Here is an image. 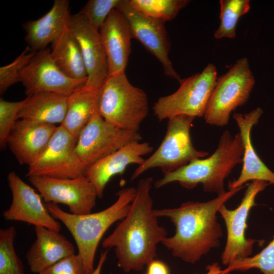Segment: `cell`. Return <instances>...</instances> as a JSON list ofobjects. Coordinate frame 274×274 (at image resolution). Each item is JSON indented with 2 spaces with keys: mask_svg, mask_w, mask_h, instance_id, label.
Wrapping results in <instances>:
<instances>
[{
  "mask_svg": "<svg viewBox=\"0 0 274 274\" xmlns=\"http://www.w3.org/2000/svg\"><path fill=\"white\" fill-rule=\"evenodd\" d=\"M153 181L148 177L139 181L127 214L101 243L104 248H114L117 264L126 272L148 266L156 257L158 244L167 237L153 212Z\"/></svg>",
  "mask_w": 274,
  "mask_h": 274,
  "instance_id": "obj_1",
  "label": "cell"
},
{
  "mask_svg": "<svg viewBox=\"0 0 274 274\" xmlns=\"http://www.w3.org/2000/svg\"><path fill=\"white\" fill-rule=\"evenodd\" d=\"M244 186L229 189L206 202L187 201L175 208L154 210L158 217H165L174 224L175 234L161 243L172 255L192 264L199 261L212 248L220 245L222 236L217 213L221 206Z\"/></svg>",
  "mask_w": 274,
  "mask_h": 274,
  "instance_id": "obj_2",
  "label": "cell"
},
{
  "mask_svg": "<svg viewBox=\"0 0 274 274\" xmlns=\"http://www.w3.org/2000/svg\"><path fill=\"white\" fill-rule=\"evenodd\" d=\"M135 192L133 187L123 188L116 193L118 198L113 204L98 212L85 215L67 213L57 204H45L50 214L61 221L73 236L85 274L94 271L95 255L102 236L112 224L126 216Z\"/></svg>",
  "mask_w": 274,
  "mask_h": 274,
  "instance_id": "obj_3",
  "label": "cell"
},
{
  "mask_svg": "<svg viewBox=\"0 0 274 274\" xmlns=\"http://www.w3.org/2000/svg\"><path fill=\"white\" fill-rule=\"evenodd\" d=\"M244 145L241 134L232 136L228 130L222 134L218 147L210 157L197 159L177 170L164 174L154 183L156 188L178 182L191 189L199 184L207 192L218 195L224 192V181L234 167L242 162Z\"/></svg>",
  "mask_w": 274,
  "mask_h": 274,
  "instance_id": "obj_4",
  "label": "cell"
},
{
  "mask_svg": "<svg viewBox=\"0 0 274 274\" xmlns=\"http://www.w3.org/2000/svg\"><path fill=\"white\" fill-rule=\"evenodd\" d=\"M98 108L107 122L134 132H138L149 111L146 93L132 85L125 73L108 76L100 89Z\"/></svg>",
  "mask_w": 274,
  "mask_h": 274,
  "instance_id": "obj_5",
  "label": "cell"
},
{
  "mask_svg": "<svg viewBox=\"0 0 274 274\" xmlns=\"http://www.w3.org/2000/svg\"><path fill=\"white\" fill-rule=\"evenodd\" d=\"M195 118L181 114L168 119L166 133L160 146L136 167L131 180H135L144 172L155 167L161 168L166 174L193 160L208 156L209 152L197 150L192 143L190 129Z\"/></svg>",
  "mask_w": 274,
  "mask_h": 274,
  "instance_id": "obj_6",
  "label": "cell"
},
{
  "mask_svg": "<svg viewBox=\"0 0 274 274\" xmlns=\"http://www.w3.org/2000/svg\"><path fill=\"white\" fill-rule=\"evenodd\" d=\"M255 82L248 59H238L217 79L203 115L206 122L217 126L227 125L231 113L247 101Z\"/></svg>",
  "mask_w": 274,
  "mask_h": 274,
  "instance_id": "obj_7",
  "label": "cell"
},
{
  "mask_svg": "<svg viewBox=\"0 0 274 274\" xmlns=\"http://www.w3.org/2000/svg\"><path fill=\"white\" fill-rule=\"evenodd\" d=\"M217 80L215 66L208 64L200 73L182 79L174 93L160 97L153 107L154 115L160 121L181 114L203 117Z\"/></svg>",
  "mask_w": 274,
  "mask_h": 274,
  "instance_id": "obj_8",
  "label": "cell"
},
{
  "mask_svg": "<svg viewBox=\"0 0 274 274\" xmlns=\"http://www.w3.org/2000/svg\"><path fill=\"white\" fill-rule=\"evenodd\" d=\"M142 139L138 132L120 128L105 120L98 105L78 136L76 152L86 169L128 143Z\"/></svg>",
  "mask_w": 274,
  "mask_h": 274,
  "instance_id": "obj_9",
  "label": "cell"
},
{
  "mask_svg": "<svg viewBox=\"0 0 274 274\" xmlns=\"http://www.w3.org/2000/svg\"><path fill=\"white\" fill-rule=\"evenodd\" d=\"M77 140L61 125L57 126L44 152L28 166L26 176L72 179L85 175L86 168L76 152Z\"/></svg>",
  "mask_w": 274,
  "mask_h": 274,
  "instance_id": "obj_10",
  "label": "cell"
},
{
  "mask_svg": "<svg viewBox=\"0 0 274 274\" xmlns=\"http://www.w3.org/2000/svg\"><path fill=\"white\" fill-rule=\"evenodd\" d=\"M269 184L264 181L255 180L249 183L244 197L234 210H229L222 205L218 210L224 220L227 229V239L221 255L224 265L250 256L254 245L260 241L246 238L245 231L248 227L247 219L250 210L256 205L257 194Z\"/></svg>",
  "mask_w": 274,
  "mask_h": 274,
  "instance_id": "obj_11",
  "label": "cell"
},
{
  "mask_svg": "<svg viewBox=\"0 0 274 274\" xmlns=\"http://www.w3.org/2000/svg\"><path fill=\"white\" fill-rule=\"evenodd\" d=\"M28 179L47 203L66 204L73 214L91 213L95 206V188L85 175L72 179L30 176Z\"/></svg>",
  "mask_w": 274,
  "mask_h": 274,
  "instance_id": "obj_12",
  "label": "cell"
},
{
  "mask_svg": "<svg viewBox=\"0 0 274 274\" xmlns=\"http://www.w3.org/2000/svg\"><path fill=\"white\" fill-rule=\"evenodd\" d=\"M20 82L27 96L42 92L70 95L86 81L67 76L58 66L49 48L36 51L28 64L20 72Z\"/></svg>",
  "mask_w": 274,
  "mask_h": 274,
  "instance_id": "obj_13",
  "label": "cell"
},
{
  "mask_svg": "<svg viewBox=\"0 0 274 274\" xmlns=\"http://www.w3.org/2000/svg\"><path fill=\"white\" fill-rule=\"evenodd\" d=\"M117 9L126 18L133 38L138 40L159 60L166 76L180 82L182 79L168 57L170 45L165 22L138 11L129 4L127 0H121Z\"/></svg>",
  "mask_w": 274,
  "mask_h": 274,
  "instance_id": "obj_14",
  "label": "cell"
},
{
  "mask_svg": "<svg viewBox=\"0 0 274 274\" xmlns=\"http://www.w3.org/2000/svg\"><path fill=\"white\" fill-rule=\"evenodd\" d=\"M7 180L12 201L9 208L3 213L6 220L21 221L35 227L60 231L61 224L44 205L40 194L37 193L15 172L9 173Z\"/></svg>",
  "mask_w": 274,
  "mask_h": 274,
  "instance_id": "obj_15",
  "label": "cell"
},
{
  "mask_svg": "<svg viewBox=\"0 0 274 274\" xmlns=\"http://www.w3.org/2000/svg\"><path fill=\"white\" fill-rule=\"evenodd\" d=\"M68 24L79 44L87 72L84 85L99 90L109 75L107 55L99 31L80 12L70 15Z\"/></svg>",
  "mask_w": 274,
  "mask_h": 274,
  "instance_id": "obj_16",
  "label": "cell"
},
{
  "mask_svg": "<svg viewBox=\"0 0 274 274\" xmlns=\"http://www.w3.org/2000/svg\"><path fill=\"white\" fill-rule=\"evenodd\" d=\"M148 142L133 141L86 168L85 176L94 185L97 197H103L105 187L114 176L123 174L131 164H142L143 156L152 152Z\"/></svg>",
  "mask_w": 274,
  "mask_h": 274,
  "instance_id": "obj_17",
  "label": "cell"
},
{
  "mask_svg": "<svg viewBox=\"0 0 274 274\" xmlns=\"http://www.w3.org/2000/svg\"><path fill=\"white\" fill-rule=\"evenodd\" d=\"M99 32L107 55L108 76L125 73L133 38L126 18L118 9L113 10Z\"/></svg>",
  "mask_w": 274,
  "mask_h": 274,
  "instance_id": "obj_18",
  "label": "cell"
},
{
  "mask_svg": "<svg viewBox=\"0 0 274 274\" xmlns=\"http://www.w3.org/2000/svg\"><path fill=\"white\" fill-rule=\"evenodd\" d=\"M263 111L257 108L245 114L235 113L233 118L239 130L244 145L243 167L238 178L229 182V189L241 186L249 181L261 180L274 185V173L262 161L257 154L251 140V130L257 124Z\"/></svg>",
  "mask_w": 274,
  "mask_h": 274,
  "instance_id": "obj_19",
  "label": "cell"
},
{
  "mask_svg": "<svg viewBox=\"0 0 274 274\" xmlns=\"http://www.w3.org/2000/svg\"><path fill=\"white\" fill-rule=\"evenodd\" d=\"M57 126L25 120H17L7 141V145L21 165L28 166L41 156Z\"/></svg>",
  "mask_w": 274,
  "mask_h": 274,
  "instance_id": "obj_20",
  "label": "cell"
},
{
  "mask_svg": "<svg viewBox=\"0 0 274 274\" xmlns=\"http://www.w3.org/2000/svg\"><path fill=\"white\" fill-rule=\"evenodd\" d=\"M35 228L37 238L26 254L32 272L39 273L75 254L73 245L59 232L43 227Z\"/></svg>",
  "mask_w": 274,
  "mask_h": 274,
  "instance_id": "obj_21",
  "label": "cell"
},
{
  "mask_svg": "<svg viewBox=\"0 0 274 274\" xmlns=\"http://www.w3.org/2000/svg\"><path fill=\"white\" fill-rule=\"evenodd\" d=\"M68 0H55L52 8L43 16L23 24L24 39L32 51L47 48L68 23L70 16Z\"/></svg>",
  "mask_w": 274,
  "mask_h": 274,
  "instance_id": "obj_22",
  "label": "cell"
},
{
  "mask_svg": "<svg viewBox=\"0 0 274 274\" xmlns=\"http://www.w3.org/2000/svg\"><path fill=\"white\" fill-rule=\"evenodd\" d=\"M68 96L50 92L28 96L18 119L37 123L61 125L66 115Z\"/></svg>",
  "mask_w": 274,
  "mask_h": 274,
  "instance_id": "obj_23",
  "label": "cell"
},
{
  "mask_svg": "<svg viewBox=\"0 0 274 274\" xmlns=\"http://www.w3.org/2000/svg\"><path fill=\"white\" fill-rule=\"evenodd\" d=\"M51 46L53 59L62 72L71 78L86 82L87 74L81 48L68 23Z\"/></svg>",
  "mask_w": 274,
  "mask_h": 274,
  "instance_id": "obj_24",
  "label": "cell"
},
{
  "mask_svg": "<svg viewBox=\"0 0 274 274\" xmlns=\"http://www.w3.org/2000/svg\"><path fill=\"white\" fill-rule=\"evenodd\" d=\"M84 84L68 96L66 115L61 124L77 139L90 119L99 102L100 89L90 88Z\"/></svg>",
  "mask_w": 274,
  "mask_h": 274,
  "instance_id": "obj_25",
  "label": "cell"
},
{
  "mask_svg": "<svg viewBox=\"0 0 274 274\" xmlns=\"http://www.w3.org/2000/svg\"><path fill=\"white\" fill-rule=\"evenodd\" d=\"M220 24L214 33L215 39L236 36V26L239 18L250 9L249 0H220Z\"/></svg>",
  "mask_w": 274,
  "mask_h": 274,
  "instance_id": "obj_26",
  "label": "cell"
},
{
  "mask_svg": "<svg viewBox=\"0 0 274 274\" xmlns=\"http://www.w3.org/2000/svg\"><path fill=\"white\" fill-rule=\"evenodd\" d=\"M135 10L164 22L174 19L189 2L188 0H127Z\"/></svg>",
  "mask_w": 274,
  "mask_h": 274,
  "instance_id": "obj_27",
  "label": "cell"
},
{
  "mask_svg": "<svg viewBox=\"0 0 274 274\" xmlns=\"http://www.w3.org/2000/svg\"><path fill=\"white\" fill-rule=\"evenodd\" d=\"M16 235L13 226L0 230V274H25L14 247Z\"/></svg>",
  "mask_w": 274,
  "mask_h": 274,
  "instance_id": "obj_28",
  "label": "cell"
},
{
  "mask_svg": "<svg viewBox=\"0 0 274 274\" xmlns=\"http://www.w3.org/2000/svg\"><path fill=\"white\" fill-rule=\"evenodd\" d=\"M253 268L258 269L263 274H274V236L259 253L234 261L223 272L229 274L233 271H246Z\"/></svg>",
  "mask_w": 274,
  "mask_h": 274,
  "instance_id": "obj_29",
  "label": "cell"
},
{
  "mask_svg": "<svg viewBox=\"0 0 274 274\" xmlns=\"http://www.w3.org/2000/svg\"><path fill=\"white\" fill-rule=\"evenodd\" d=\"M29 46L10 63L0 67V93L3 94L13 84L20 82V72L28 64L36 51Z\"/></svg>",
  "mask_w": 274,
  "mask_h": 274,
  "instance_id": "obj_30",
  "label": "cell"
},
{
  "mask_svg": "<svg viewBox=\"0 0 274 274\" xmlns=\"http://www.w3.org/2000/svg\"><path fill=\"white\" fill-rule=\"evenodd\" d=\"M121 0H89L79 12L95 29L99 30L111 11Z\"/></svg>",
  "mask_w": 274,
  "mask_h": 274,
  "instance_id": "obj_31",
  "label": "cell"
},
{
  "mask_svg": "<svg viewBox=\"0 0 274 274\" xmlns=\"http://www.w3.org/2000/svg\"><path fill=\"white\" fill-rule=\"evenodd\" d=\"M27 98L19 101H8L0 98V146L3 148L7 145L8 136L18 115L25 104Z\"/></svg>",
  "mask_w": 274,
  "mask_h": 274,
  "instance_id": "obj_32",
  "label": "cell"
},
{
  "mask_svg": "<svg viewBox=\"0 0 274 274\" xmlns=\"http://www.w3.org/2000/svg\"><path fill=\"white\" fill-rule=\"evenodd\" d=\"M38 274H85L82 262L78 254L66 257Z\"/></svg>",
  "mask_w": 274,
  "mask_h": 274,
  "instance_id": "obj_33",
  "label": "cell"
},
{
  "mask_svg": "<svg viewBox=\"0 0 274 274\" xmlns=\"http://www.w3.org/2000/svg\"><path fill=\"white\" fill-rule=\"evenodd\" d=\"M148 267L147 274H169L167 266L162 261L154 260Z\"/></svg>",
  "mask_w": 274,
  "mask_h": 274,
  "instance_id": "obj_34",
  "label": "cell"
},
{
  "mask_svg": "<svg viewBox=\"0 0 274 274\" xmlns=\"http://www.w3.org/2000/svg\"><path fill=\"white\" fill-rule=\"evenodd\" d=\"M108 253V251L107 250L101 252L97 265L91 274H100L102 267L106 260Z\"/></svg>",
  "mask_w": 274,
  "mask_h": 274,
  "instance_id": "obj_35",
  "label": "cell"
},
{
  "mask_svg": "<svg viewBox=\"0 0 274 274\" xmlns=\"http://www.w3.org/2000/svg\"><path fill=\"white\" fill-rule=\"evenodd\" d=\"M207 272L205 274H226L223 272L220 266L217 262L209 264L206 267Z\"/></svg>",
  "mask_w": 274,
  "mask_h": 274,
  "instance_id": "obj_36",
  "label": "cell"
}]
</instances>
